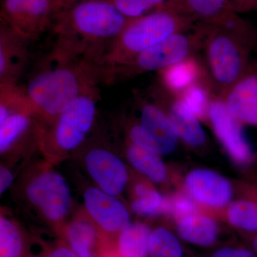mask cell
I'll return each mask as SVG.
<instances>
[{"label":"cell","mask_w":257,"mask_h":257,"mask_svg":"<svg viewBox=\"0 0 257 257\" xmlns=\"http://www.w3.org/2000/svg\"><path fill=\"white\" fill-rule=\"evenodd\" d=\"M130 20L108 0H83L54 15L50 30L55 40L50 52L99 66L106 49Z\"/></svg>","instance_id":"6da1fadb"},{"label":"cell","mask_w":257,"mask_h":257,"mask_svg":"<svg viewBox=\"0 0 257 257\" xmlns=\"http://www.w3.org/2000/svg\"><path fill=\"white\" fill-rule=\"evenodd\" d=\"M104 83L101 68L49 52L25 84L34 115L52 122L77 98Z\"/></svg>","instance_id":"7a4b0ae2"},{"label":"cell","mask_w":257,"mask_h":257,"mask_svg":"<svg viewBox=\"0 0 257 257\" xmlns=\"http://www.w3.org/2000/svg\"><path fill=\"white\" fill-rule=\"evenodd\" d=\"M206 65L211 82L224 96L247 70L249 54L257 37L247 22L238 15L219 24H201Z\"/></svg>","instance_id":"3957f363"},{"label":"cell","mask_w":257,"mask_h":257,"mask_svg":"<svg viewBox=\"0 0 257 257\" xmlns=\"http://www.w3.org/2000/svg\"><path fill=\"white\" fill-rule=\"evenodd\" d=\"M196 24L192 19L165 7L131 19L106 49L99 66L105 71L124 65L143 51L175 34L188 31Z\"/></svg>","instance_id":"277c9868"},{"label":"cell","mask_w":257,"mask_h":257,"mask_svg":"<svg viewBox=\"0 0 257 257\" xmlns=\"http://www.w3.org/2000/svg\"><path fill=\"white\" fill-rule=\"evenodd\" d=\"M199 27L198 23L195 35H187V31L175 34L143 51L128 63L106 70L105 84L144 72L162 71L187 60L197 46Z\"/></svg>","instance_id":"5b68a950"},{"label":"cell","mask_w":257,"mask_h":257,"mask_svg":"<svg viewBox=\"0 0 257 257\" xmlns=\"http://www.w3.org/2000/svg\"><path fill=\"white\" fill-rule=\"evenodd\" d=\"M100 97L99 87L93 88L72 101L53 120L55 124L52 138L56 146L71 150L84 141L94 124L96 104Z\"/></svg>","instance_id":"8992f818"},{"label":"cell","mask_w":257,"mask_h":257,"mask_svg":"<svg viewBox=\"0 0 257 257\" xmlns=\"http://www.w3.org/2000/svg\"><path fill=\"white\" fill-rule=\"evenodd\" d=\"M128 136L137 146L159 155L172 153L179 138L169 115L152 103L142 106L140 124L131 128Z\"/></svg>","instance_id":"52a82bcc"},{"label":"cell","mask_w":257,"mask_h":257,"mask_svg":"<svg viewBox=\"0 0 257 257\" xmlns=\"http://www.w3.org/2000/svg\"><path fill=\"white\" fill-rule=\"evenodd\" d=\"M52 0H3L0 20L31 41L52 28Z\"/></svg>","instance_id":"ba28073f"},{"label":"cell","mask_w":257,"mask_h":257,"mask_svg":"<svg viewBox=\"0 0 257 257\" xmlns=\"http://www.w3.org/2000/svg\"><path fill=\"white\" fill-rule=\"evenodd\" d=\"M26 193L30 202L51 221L60 220L68 211L70 191L60 174L48 172L39 175L29 184Z\"/></svg>","instance_id":"9c48e42d"},{"label":"cell","mask_w":257,"mask_h":257,"mask_svg":"<svg viewBox=\"0 0 257 257\" xmlns=\"http://www.w3.org/2000/svg\"><path fill=\"white\" fill-rule=\"evenodd\" d=\"M208 116L216 137L233 160L246 165L253 160V152L242 126L228 111L223 99L209 102Z\"/></svg>","instance_id":"30bf717a"},{"label":"cell","mask_w":257,"mask_h":257,"mask_svg":"<svg viewBox=\"0 0 257 257\" xmlns=\"http://www.w3.org/2000/svg\"><path fill=\"white\" fill-rule=\"evenodd\" d=\"M184 187L201 207L210 210H223L231 202L234 194L229 179L207 169L189 172L184 180Z\"/></svg>","instance_id":"8fae6325"},{"label":"cell","mask_w":257,"mask_h":257,"mask_svg":"<svg viewBox=\"0 0 257 257\" xmlns=\"http://www.w3.org/2000/svg\"><path fill=\"white\" fill-rule=\"evenodd\" d=\"M31 42L1 20L0 84H20L31 59Z\"/></svg>","instance_id":"7c38bea8"},{"label":"cell","mask_w":257,"mask_h":257,"mask_svg":"<svg viewBox=\"0 0 257 257\" xmlns=\"http://www.w3.org/2000/svg\"><path fill=\"white\" fill-rule=\"evenodd\" d=\"M89 173L104 192L117 195L128 182L126 166L112 152L103 149L91 150L86 157Z\"/></svg>","instance_id":"4fadbf2b"},{"label":"cell","mask_w":257,"mask_h":257,"mask_svg":"<svg viewBox=\"0 0 257 257\" xmlns=\"http://www.w3.org/2000/svg\"><path fill=\"white\" fill-rule=\"evenodd\" d=\"M224 97L226 108L235 119L257 128V64L250 63Z\"/></svg>","instance_id":"5bb4252c"},{"label":"cell","mask_w":257,"mask_h":257,"mask_svg":"<svg viewBox=\"0 0 257 257\" xmlns=\"http://www.w3.org/2000/svg\"><path fill=\"white\" fill-rule=\"evenodd\" d=\"M84 203L89 215L107 232H121L130 224V214L124 204L104 191L88 189Z\"/></svg>","instance_id":"9a60e30c"},{"label":"cell","mask_w":257,"mask_h":257,"mask_svg":"<svg viewBox=\"0 0 257 257\" xmlns=\"http://www.w3.org/2000/svg\"><path fill=\"white\" fill-rule=\"evenodd\" d=\"M163 7L209 25L225 23L237 15L229 0H169Z\"/></svg>","instance_id":"2e32d148"},{"label":"cell","mask_w":257,"mask_h":257,"mask_svg":"<svg viewBox=\"0 0 257 257\" xmlns=\"http://www.w3.org/2000/svg\"><path fill=\"white\" fill-rule=\"evenodd\" d=\"M179 237L195 246L209 247L215 244L220 228L215 219L201 212L176 221Z\"/></svg>","instance_id":"e0dca14e"},{"label":"cell","mask_w":257,"mask_h":257,"mask_svg":"<svg viewBox=\"0 0 257 257\" xmlns=\"http://www.w3.org/2000/svg\"><path fill=\"white\" fill-rule=\"evenodd\" d=\"M225 220L246 236L257 234V185L223 209Z\"/></svg>","instance_id":"ac0fdd59"},{"label":"cell","mask_w":257,"mask_h":257,"mask_svg":"<svg viewBox=\"0 0 257 257\" xmlns=\"http://www.w3.org/2000/svg\"><path fill=\"white\" fill-rule=\"evenodd\" d=\"M169 116L175 124L179 137L189 146L199 147L206 142V134L199 118L182 99H177L169 108Z\"/></svg>","instance_id":"d6986e66"},{"label":"cell","mask_w":257,"mask_h":257,"mask_svg":"<svg viewBox=\"0 0 257 257\" xmlns=\"http://www.w3.org/2000/svg\"><path fill=\"white\" fill-rule=\"evenodd\" d=\"M127 157L133 167L147 176L152 182L162 183L167 179V167L160 155L155 152L133 143L128 147Z\"/></svg>","instance_id":"ffe728a7"},{"label":"cell","mask_w":257,"mask_h":257,"mask_svg":"<svg viewBox=\"0 0 257 257\" xmlns=\"http://www.w3.org/2000/svg\"><path fill=\"white\" fill-rule=\"evenodd\" d=\"M151 230L143 223H134L119 236L118 250L121 257H147Z\"/></svg>","instance_id":"44dd1931"},{"label":"cell","mask_w":257,"mask_h":257,"mask_svg":"<svg viewBox=\"0 0 257 257\" xmlns=\"http://www.w3.org/2000/svg\"><path fill=\"white\" fill-rule=\"evenodd\" d=\"M34 115L25 87L20 84H0V124L10 115Z\"/></svg>","instance_id":"7402d4cb"},{"label":"cell","mask_w":257,"mask_h":257,"mask_svg":"<svg viewBox=\"0 0 257 257\" xmlns=\"http://www.w3.org/2000/svg\"><path fill=\"white\" fill-rule=\"evenodd\" d=\"M136 199L132 204V209L135 214L143 216H154L168 213V199L155 189L143 184L135 187Z\"/></svg>","instance_id":"603a6c76"},{"label":"cell","mask_w":257,"mask_h":257,"mask_svg":"<svg viewBox=\"0 0 257 257\" xmlns=\"http://www.w3.org/2000/svg\"><path fill=\"white\" fill-rule=\"evenodd\" d=\"M67 238L72 251L78 257H94L93 248L96 240L95 229L85 221H75L67 229Z\"/></svg>","instance_id":"cb8c5ba5"},{"label":"cell","mask_w":257,"mask_h":257,"mask_svg":"<svg viewBox=\"0 0 257 257\" xmlns=\"http://www.w3.org/2000/svg\"><path fill=\"white\" fill-rule=\"evenodd\" d=\"M164 84L176 92H184L198 78V68L194 60L187 59L184 62L164 69Z\"/></svg>","instance_id":"d4e9b609"},{"label":"cell","mask_w":257,"mask_h":257,"mask_svg":"<svg viewBox=\"0 0 257 257\" xmlns=\"http://www.w3.org/2000/svg\"><path fill=\"white\" fill-rule=\"evenodd\" d=\"M150 257H183V249L177 236L160 227L152 231L149 243Z\"/></svg>","instance_id":"484cf974"},{"label":"cell","mask_w":257,"mask_h":257,"mask_svg":"<svg viewBox=\"0 0 257 257\" xmlns=\"http://www.w3.org/2000/svg\"><path fill=\"white\" fill-rule=\"evenodd\" d=\"M31 116L33 115L24 113L10 115L0 124V152L8 150L15 140L30 128L32 124Z\"/></svg>","instance_id":"4316f807"},{"label":"cell","mask_w":257,"mask_h":257,"mask_svg":"<svg viewBox=\"0 0 257 257\" xmlns=\"http://www.w3.org/2000/svg\"><path fill=\"white\" fill-rule=\"evenodd\" d=\"M22 239L16 226L11 221L0 218V257H20Z\"/></svg>","instance_id":"83f0119b"},{"label":"cell","mask_w":257,"mask_h":257,"mask_svg":"<svg viewBox=\"0 0 257 257\" xmlns=\"http://www.w3.org/2000/svg\"><path fill=\"white\" fill-rule=\"evenodd\" d=\"M130 19L140 18L162 8L169 0H108Z\"/></svg>","instance_id":"f1b7e54d"},{"label":"cell","mask_w":257,"mask_h":257,"mask_svg":"<svg viewBox=\"0 0 257 257\" xmlns=\"http://www.w3.org/2000/svg\"><path fill=\"white\" fill-rule=\"evenodd\" d=\"M169 214L176 221L187 216L201 213V207L190 196L186 193H177L168 199Z\"/></svg>","instance_id":"f546056e"},{"label":"cell","mask_w":257,"mask_h":257,"mask_svg":"<svg viewBox=\"0 0 257 257\" xmlns=\"http://www.w3.org/2000/svg\"><path fill=\"white\" fill-rule=\"evenodd\" d=\"M182 100L199 119H204L208 115L209 101L207 92L197 84H193L184 91Z\"/></svg>","instance_id":"4dcf8cb0"},{"label":"cell","mask_w":257,"mask_h":257,"mask_svg":"<svg viewBox=\"0 0 257 257\" xmlns=\"http://www.w3.org/2000/svg\"><path fill=\"white\" fill-rule=\"evenodd\" d=\"M211 257H257V255L250 247L226 246L216 250Z\"/></svg>","instance_id":"1f68e13d"},{"label":"cell","mask_w":257,"mask_h":257,"mask_svg":"<svg viewBox=\"0 0 257 257\" xmlns=\"http://www.w3.org/2000/svg\"><path fill=\"white\" fill-rule=\"evenodd\" d=\"M229 1L236 13L239 12L257 10V0H229Z\"/></svg>","instance_id":"d6a6232c"},{"label":"cell","mask_w":257,"mask_h":257,"mask_svg":"<svg viewBox=\"0 0 257 257\" xmlns=\"http://www.w3.org/2000/svg\"><path fill=\"white\" fill-rule=\"evenodd\" d=\"M13 177L11 172L4 167H0V192L3 194L13 183Z\"/></svg>","instance_id":"836d02e7"},{"label":"cell","mask_w":257,"mask_h":257,"mask_svg":"<svg viewBox=\"0 0 257 257\" xmlns=\"http://www.w3.org/2000/svg\"><path fill=\"white\" fill-rule=\"evenodd\" d=\"M83 1V0H52L55 14L67 9H69L74 5Z\"/></svg>","instance_id":"e575fe53"},{"label":"cell","mask_w":257,"mask_h":257,"mask_svg":"<svg viewBox=\"0 0 257 257\" xmlns=\"http://www.w3.org/2000/svg\"><path fill=\"white\" fill-rule=\"evenodd\" d=\"M42 257H78L72 250L67 248H59L47 256Z\"/></svg>","instance_id":"d590c367"},{"label":"cell","mask_w":257,"mask_h":257,"mask_svg":"<svg viewBox=\"0 0 257 257\" xmlns=\"http://www.w3.org/2000/svg\"><path fill=\"white\" fill-rule=\"evenodd\" d=\"M246 239H247L248 243H249V247L251 248L257 255V234L246 236Z\"/></svg>","instance_id":"8d00e7d4"}]
</instances>
